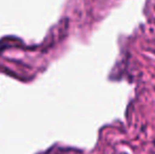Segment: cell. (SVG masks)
I'll use <instances>...</instances> for the list:
<instances>
[{"mask_svg": "<svg viewBox=\"0 0 155 154\" xmlns=\"http://www.w3.org/2000/svg\"><path fill=\"white\" fill-rule=\"evenodd\" d=\"M153 144H154V146H155V139H154V142H153Z\"/></svg>", "mask_w": 155, "mask_h": 154, "instance_id": "1", "label": "cell"}]
</instances>
